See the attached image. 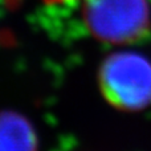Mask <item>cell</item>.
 Masks as SVG:
<instances>
[{"label": "cell", "instance_id": "obj_2", "mask_svg": "<svg viewBox=\"0 0 151 151\" xmlns=\"http://www.w3.org/2000/svg\"><path fill=\"white\" fill-rule=\"evenodd\" d=\"M89 23L97 36L107 41H127L145 25L142 0H91Z\"/></svg>", "mask_w": 151, "mask_h": 151}, {"label": "cell", "instance_id": "obj_3", "mask_svg": "<svg viewBox=\"0 0 151 151\" xmlns=\"http://www.w3.org/2000/svg\"><path fill=\"white\" fill-rule=\"evenodd\" d=\"M35 134L24 118L0 114V151H35Z\"/></svg>", "mask_w": 151, "mask_h": 151}, {"label": "cell", "instance_id": "obj_1", "mask_svg": "<svg viewBox=\"0 0 151 151\" xmlns=\"http://www.w3.org/2000/svg\"><path fill=\"white\" fill-rule=\"evenodd\" d=\"M99 88L110 105L121 110H141L151 102V65L135 53H115L99 70Z\"/></svg>", "mask_w": 151, "mask_h": 151}]
</instances>
